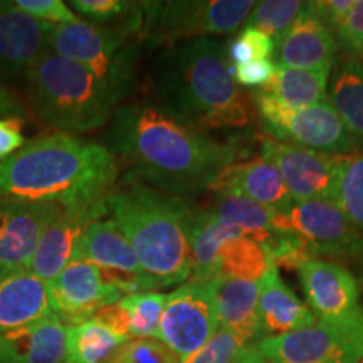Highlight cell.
<instances>
[{
	"label": "cell",
	"mask_w": 363,
	"mask_h": 363,
	"mask_svg": "<svg viewBox=\"0 0 363 363\" xmlns=\"http://www.w3.org/2000/svg\"><path fill=\"white\" fill-rule=\"evenodd\" d=\"M69 6L94 24H123L142 17L140 2L130 0H72Z\"/></svg>",
	"instance_id": "obj_34"
},
{
	"label": "cell",
	"mask_w": 363,
	"mask_h": 363,
	"mask_svg": "<svg viewBox=\"0 0 363 363\" xmlns=\"http://www.w3.org/2000/svg\"><path fill=\"white\" fill-rule=\"evenodd\" d=\"M214 281L219 326L229 330L246 345L261 340V281L217 278Z\"/></svg>",
	"instance_id": "obj_23"
},
{
	"label": "cell",
	"mask_w": 363,
	"mask_h": 363,
	"mask_svg": "<svg viewBox=\"0 0 363 363\" xmlns=\"http://www.w3.org/2000/svg\"><path fill=\"white\" fill-rule=\"evenodd\" d=\"M206 211L220 225L256 239L261 246H264L267 239L274 234L272 222H274L276 212L249 199L234 197V195H216Z\"/></svg>",
	"instance_id": "obj_26"
},
{
	"label": "cell",
	"mask_w": 363,
	"mask_h": 363,
	"mask_svg": "<svg viewBox=\"0 0 363 363\" xmlns=\"http://www.w3.org/2000/svg\"><path fill=\"white\" fill-rule=\"evenodd\" d=\"M67 325L56 316L0 335V363H66Z\"/></svg>",
	"instance_id": "obj_22"
},
{
	"label": "cell",
	"mask_w": 363,
	"mask_h": 363,
	"mask_svg": "<svg viewBox=\"0 0 363 363\" xmlns=\"http://www.w3.org/2000/svg\"><path fill=\"white\" fill-rule=\"evenodd\" d=\"M234 229L220 225L214 217L203 208H195L190 227V279L212 281L217 278V256L222 242Z\"/></svg>",
	"instance_id": "obj_30"
},
{
	"label": "cell",
	"mask_w": 363,
	"mask_h": 363,
	"mask_svg": "<svg viewBox=\"0 0 363 363\" xmlns=\"http://www.w3.org/2000/svg\"><path fill=\"white\" fill-rule=\"evenodd\" d=\"M48 316V281L26 266H0V335Z\"/></svg>",
	"instance_id": "obj_20"
},
{
	"label": "cell",
	"mask_w": 363,
	"mask_h": 363,
	"mask_svg": "<svg viewBox=\"0 0 363 363\" xmlns=\"http://www.w3.org/2000/svg\"><path fill=\"white\" fill-rule=\"evenodd\" d=\"M316 323L310 306L294 294L279 278L278 267L271 266L261 279L259 328L261 340L305 330Z\"/></svg>",
	"instance_id": "obj_24"
},
{
	"label": "cell",
	"mask_w": 363,
	"mask_h": 363,
	"mask_svg": "<svg viewBox=\"0 0 363 363\" xmlns=\"http://www.w3.org/2000/svg\"><path fill=\"white\" fill-rule=\"evenodd\" d=\"M24 118H0V162L7 160L26 145Z\"/></svg>",
	"instance_id": "obj_41"
},
{
	"label": "cell",
	"mask_w": 363,
	"mask_h": 363,
	"mask_svg": "<svg viewBox=\"0 0 363 363\" xmlns=\"http://www.w3.org/2000/svg\"><path fill=\"white\" fill-rule=\"evenodd\" d=\"M276 44L269 35L251 27H244L240 33L229 43L227 59L233 66L246 65L252 61H264L274 54Z\"/></svg>",
	"instance_id": "obj_35"
},
{
	"label": "cell",
	"mask_w": 363,
	"mask_h": 363,
	"mask_svg": "<svg viewBox=\"0 0 363 363\" xmlns=\"http://www.w3.org/2000/svg\"><path fill=\"white\" fill-rule=\"evenodd\" d=\"M128 340L93 316L79 325L67 326L66 363H104Z\"/></svg>",
	"instance_id": "obj_29"
},
{
	"label": "cell",
	"mask_w": 363,
	"mask_h": 363,
	"mask_svg": "<svg viewBox=\"0 0 363 363\" xmlns=\"http://www.w3.org/2000/svg\"><path fill=\"white\" fill-rule=\"evenodd\" d=\"M30 108L57 133L81 135L110 123L120 103L84 66L45 48L26 72Z\"/></svg>",
	"instance_id": "obj_5"
},
{
	"label": "cell",
	"mask_w": 363,
	"mask_h": 363,
	"mask_svg": "<svg viewBox=\"0 0 363 363\" xmlns=\"http://www.w3.org/2000/svg\"><path fill=\"white\" fill-rule=\"evenodd\" d=\"M153 104L189 128L211 135L251 123V104L219 40L202 38L163 48L150 69Z\"/></svg>",
	"instance_id": "obj_2"
},
{
	"label": "cell",
	"mask_w": 363,
	"mask_h": 363,
	"mask_svg": "<svg viewBox=\"0 0 363 363\" xmlns=\"http://www.w3.org/2000/svg\"><path fill=\"white\" fill-rule=\"evenodd\" d=\"M104 363H182V360L160 340L131 338Z\"/></svg>",
	"instance_id": "obj_36"
},
{
	"label": "cell",
	"mask_w": 363,
	"mask_h": 363,
	"mask_svg": "<svg viewBox=\"0 0 363 363\" xmlns=\"http://www.w3.org/2000/svg\"><path fill=\"white\" fill-rule=\"evenodd\" d=\"M48 294L54 316L67 326L91 320L101 308L125 296L98 266L81 259L48 281Z\"/></svg>",
	"instance_id": "obj_14"
},
{
	"label": "cell",
	"mask_w": 363,
	"mask_h": 363,
	"mask_svg": "<svg viewBox=\"0 0 363 363\" xmlns=\"http://www.w3.org/2000/svg\"><path fill=\"white\" fill-rule=\"evenodd\" d=\"M165 301L167 294L158 291L133 293L121 298L118 303L125 313L128 337L157 340Z\"/></svg>",
	"instance_id": "obj_31"
},
{
	"label": "cell",
	"mask_w": 363,
	"mask_h": 363,
	"mask_svg": "<svg viewBox=\"0 0 363 363\" xmlns=\"http://www.w3.org/2000/svg\"><path fill=\"white\" fill-rule=\"evenodd\" d=\"M27 110L19 99L0 83V118H24Z\"/></svg>",
	"instance_id": "obj_43"
},
{
	"label": "cell",
	"mask_w": 363,
	"mask_h": 363,
	"mask_svg": "<svg viewBox=\"0 0 363 363\" xmlns=\"http://www.w3.org/2000/svg\"><path fill=\"white\" fill-rule=\"evenodd\" d=\"M104 197L96 202L83 203V206L61 208L56 219L44 230L33 261H30L29 269L34 274H38L44 281H51L76 259L86 230L94 222L108 217Z\"/></svg>",
	"instance_id": "obj_16"
},
{
	"label": "cell",
	"mask_w": 363,
	"mask_h": 363,
	"mask_svg": "<svg viewBox=\"0 0 363 363\" xmlns=\"http://www.w3.org/2000/svg\"><path fill=\"white\" fill-rule=\"evenodd\" d=\"M330 71L321 69H293V67L276 66L269 83L262 86L261 93L278 99L289 108H306L326 99Z\"/></svg>",
	"instance_id": "obj_25"
},
{
	"label": "cell",
	"mask_w": 363,
	"mask_h": 363,
	"mask_svg": "<svg viewBox=\"0 0 363 363\" xmlns=\"http://www.w3.org/2000/svg\"><path fill=\"white\" fill-rule=\"evenodd\" d=\"M61 208L0 197V266L29 267L44 230Z\"/></svg>",
	"instance_id": "obj_17"
},
{
	"label": "cell",
	"mask_w": 363,
	"mask_h": 363,
	"mask_svg": "<svg viewBox=\"0 0 363 363\" xmlns=\"http://www.w3.org/2000/svg\"><path fill=\"white\" fill-rule=\"evenodd\" d=\"M313 11L323 24L328 27L333 34H337L340 26L347 19V16L355 6V0H318L310 2Z\"/></svg>",
	"instance_id": "obj_42"
},
{
	"label": "cell",
	"mask_w": 363,
	"mask_h": 363,
	"mask_svg": "<svg viewBox=\"0 0 363 363\" xmlns=\"http://www.w3.org/2000/svg\"><path fill=\"white\" fill-rule=\"evenodd\" d=\"M259 142L261 155L274 163L294 202L335 203L345 157L279 142L269 135H259Z\"/></svg>",
	"instance_id": "obj_12"
},
{
	"label": "cell",
	"mask_w": 363,
	"mask_h": 363,
	"mask_svg": "<svg viewBox=\"0 0 363 363\" xmlns=\"http://www.w3.org/2000/svg\"><path fill=\"white\" fill-rule=\"evenodd\" d=\"M328 101L350 131L357 147L363 150V62L347 61L340 66L330 86Z\"/></svg>",
	"instance_id": "obj_28"
},
{
	"label": "cell",
	"mask_w": 363,
	"mask_h": 363,
	"mask_svg": "<svg viewBox=\"0 0 363 363\" xmlns=\"http://www.w3.org/2000/svg\"><path fill=\"white\" fill-rule=\"evenodd\" d=\"M12 6L33 17L34 21L49 26L76 24L83 19L67 7L62 0H11Z\"/></svg>",
	"instance_id": "obj_38"
},
{
	"label": "cell",
	"mask_w": 363,
	"mask_h": 363,
	"mask_svg": "<svg viewBox=\"0 0 363 363\" xmlns=\"http://www.w3.org/2000/svg\"><path fill=\"white\" fill-rule=\"evenodd\" d=\"M108 217L120 227L153 291L185 283L192 274L190 227L195 207L125 175L108 192Z\"/></svg>",
	"instance_id": "obj_4"
},
{
	"label": "cell",
	"mask_w": 363,
	"mask_h": 363,
	"mask_svg": "<svg viewBox=\"0 0 363 363\" xmlns=\"http://www.w3.org/2000/svg\"><path fill=\"white\" fill-rule=\"evenodd\" d=\"M242 347H246L242 340L219 326L214 337L208 340L201 350L182 360V363H234Z\"/></svg>",
	"instance_id": "obj_37"
},
{
	"label": "cell",
	"mask_w": 363,
	"mask_h": 363,
	"mask_svg": "<svg viewBox=\"0 0 363 363\" xmlns=\"http://www.w3.org/2000/svg\"><path fill=\"white\" fill-rule=\"evenodd\" d=\"M49 27L13 7L11 0H0V76H26L48 48Z\"/></svg>",
	"instance_id": "obj_21"
},
{
	"label": "cell",
	"mask_w": 363,
	"mask_h": 363,
	"mask_svg": "<svg viewBox=\"0 0 363 363\" xmlns=\"http://www.w3.org/2000/svg\"><path fill=\"white\" fill-rule=\"evenodd\" d=\"M274 71L276 65L271 59L233 66L234 81L238 83V86H242V88L247 89H261L262 86L269 83Z\"/></svg>",
	"instance_id": "obj_40"
},
{
	"label": "cell",
	"mask_w": 363,
	"mask_h": 363,
	"mask_svg": "<svg viewBox=\"0 0 363 363\" xmlns=\"http://www.w3.org/2000/svg\"><path fill=\"white\" fill-rule=\"evenodd\" d=\"M211 192L249 199L272 212H286L294 202L279 170L262 155L227 167L212 184Z\"/></svg>",
	"instance_id": "obj_18"
},
{
	"label": "cell",
	"mask_w": 363,
	"mask_h": 363,
	"mask_svg": "<svg viewBox=\"0 0 363 363\" xmlns=\"http://www.w3.org/2000/svg\"><path fill=\"white\" fill-rule=\"evenodd\" d=\"M234 363H267V362L259 355V353L254 350L252 345H246V347H242V350L238 353Z\"/></svg>",
	"instance_id": "obj_44"
},
{
	"label": "cell",
	"mask_w": 363,
	"mask_h": 363,
	"mask_svg": "<svg viewBox=\"0 0 363 363\" xmlns=\"http://www.w3.org/2000/svg\"><path fill=\"white\" fill-rule=\"evenodd\" d=\"M120 163L103 143L51 133L26 142L0 162V197L74 207L96 202L115 187Z\"/></svg>",
	"instance_id": "obj_3"
},
{
	"label": "cell",
	"mask_w": 363,
	"mask_h": 363,
	"mask_svg": "<svg viewBox=\"0 0 363 363\" xmlns=\"http://www.w3.org/2000/svg\"><path fill=\"white\" fill-rule=\"evenodd\" d=\"M360 56H362V57H363V51H362V54H360Z\"/></svg>",
	"instance_id": "obj_45"
},
{
	"label": "cell",
	"mask_w": 363,
	"mask_h": 363,
	"mask_svg": "<svg viewBox=\"0 0 363 363\" xmlns=\"http://www.w3.org/2000/svg\"><path fill=\"white\" fill-rule=\"evenodd\" d=\"M272 225L276 230L296 234L315 259L363 254V233L333 202H293L286 212H276Z\"/></svg>",
	"instance_id": "obj_11"
},
{
	"label": "cell",
	"mask_w": 363,
	"mask_h": 363,
	"mask_svg": "<svg viewBox=\"0 0 363 363\" xmlns=\"http://www.w3.org/2000/svg\"><path fill=\"white\" fill-rule=\"evenodd\" d=\"M298 272L316 321L330 325L363 323L360 288L347 267L326 259H310Z\"/></svg>",
	"instance_id": "obj_13"
},
{
	"label": "cell",
	"mask_w": 363,
	"mask_h": 363,
	"mask_svg": "<svg viewBox=\"0 0 363 363\" xmlns=\"http://www.w3.org/2000/svg\"><path fill=\"white\" fill-rule=\"evenodd\" d=\"M251 101L262 128L279 142L326 155L347 157L358 150L355 140L328 98L313 106L289 108L261 91H252Z\"/></svg>",
	"instance_id": "obj_8"
},
{
	"label": "cell",
	"mask_w": 363,
	"mask_h": 363,
	"mask_svg": "<svg viewBox=\"0 0 363 363\" xmlns=\"http://www.w3.org/2000/svg\"><path fill=\"white\" fill-rule=\"evenodd\" d=\"M335 203L363 233V152L345 157Z\"/></svg>",
	"instance_id": "obj_33"
},
{
	"label": "cell",
	"mask_w": 363,
	"mask_h": 363,
	"mask_svg": "<svg viewBox=\"0 0 363 363\" xmlns=\"http://www.w3.org/2000/svg\"><path fill=\"white\" fill-rule=\"evenodd\" d=\"M358 363H363V360H362V362H358Z\"/></svg>",
	"instance_id": "obj_46"
},
{
	"label": "cell",
	"mask_w": 363,
	"mask_h": 363,
	"mask_svg": "<svg viewBox=\"0 0 363 363\" xmlns=\"http://www.w3.org/2000/svg\"><path fill=\"white\" fill-rule=\"evenodd\" d=\"M76 259L91 262L125 294L153 291L138 257L110 217L94 222L81 240ZM74 259V261H76Z\"/></svg>",
	"instance_id": "obj_15"
},
{
	"label": "cell",
	"mask_w": 363,
	"mask_h": 363,
	"mask_svg": "<svg viewBox=\"0 0 363 363\" xmlns=\"http://www.w3.org/2000/svg\"><path fill=\"white\" fill-rule=\"evenodd\" d=\"M303 2L298 0H266V2H257L251 16L247 17L246 27L257 29L261 33L279 43V39L286 34V30L296 21L299 11H301Z\"/></svg>",
	"instance_id": "obj_32"
},
{
	"label": "cell",
	"mask_w": 363,
	"mask_h": 363,
	"mask_svg": "<svg viewBox=\"0 0 363 363\" xmlns=\"http://www.w3.org/2000/svg\"><path fill=\"white\" fill-rule=\"evenodd\" d=\"M219 330L214 281L190 279L167 294L157 340L180 360L201 350Z\"/></svg>",
	"instance_id": "obj_10"
},
{
	"label": "cell",
	"mask_w": 363,
	"mask_h": 363,
	"mask_svg": "<svg viewBox=\"0 0 363 363\" xmlns=\"http://www.w3.org/2000/svg\"><path fill=\"white\" fill-rule=\"evenodd\" d=\"M252 347L267 363H358L363 360V323L316 321L305 330L262 338Z\"/></svg>",
	"instance_id": "obj_9"
},
{
	"label": "cell",
	"mask_w": 363,
	"mask_h": 363,
	"mask_svg": "<svg viewBox=\"0 0 363 363\" xmlns=\"http://www.w3.org/2000/svg\"><path fill=\"white\" fill-rule=\"evenodd\" d=\"M337 51V38L318 19L310 2H303L296 21L274 49L278 66L293 69H331Z\"/></svg>",
	"instance_id": "obj_19"
},
{
	"label": "cell",
	"mask_w": 363,
	"mask_h": 363,
	"mask_svg": "<svg viewBox=\"0 0 363 363\" xmlns=\"http://www.w3.org/2000/svg\"><path fill=\"white\" fill-rule=\"evenodd\" d=\"M142 17L123 24H76L51 26L48 49L93 72L118 103L128 98L133 88L140 44L143 43Z\"/></svg>",
	"instance_id": "obj_6"
},
{
	"label": "cell",
	"mask_w": 363,
	"mask_h": 363,
	"mask_svg": "<svg viewBox=\"0 0 363 363\" xmlns=\"http://www.w3.org/2000/svg\"><path fill=\"white\" fill-rule=\"evenodd\" d=\"M142 35L150 45L230 34L246 24L257 2L252 0H163L140 2Z\"/></svg>",
	"instance_id": "obj_7"
},
{
	"label": "cell",
	"mask_w": 363,
	"mask_h": 363,
	"mask_svg": "<svg viewBox=\"0 0 363 363\" xmlns=\"http://www.w3.org/2000/svg\"><path fill=\"white\" fill-rule=\"evenodd\" d=\"M340 48L348 54H362L363 51V0H355V6L335 34Z\"/></svg>",
	"instance_id": "obj_39"
},
{
	"label": "cell",
	"mask_w": 363,
	"mask_h": 363,
	"mask_svg": "<svg viewBox=\"0 0 363 363\" xmlns=\"http://www.w3.org/2000/svg\"><path fill=\"white\" fill-rule=\"evenodd\" d=\"M271 266L274 264L267 256L266 249L256 239L239 230H233L219 249L217 278L261 281Z\"/></svg>",
	"instance_id": "obj_27"
},
{
	"label": "cell",
	"mask_w": 363,
	"mask_h": 363,
	"mask_svg": "<svg viewBox=\"0 0 363 363\" xmlns=\"http://www.w3.org/2000/svg\"><path fill=\"white\" fill-rule=\"evenodd\" d=\"M103 138L126 175L180 199L211 190L238 158L234 143L189 128L148 101L118 108Z\"/></svg>",
	"instance_id": "obj_1"
}]
</instances>
